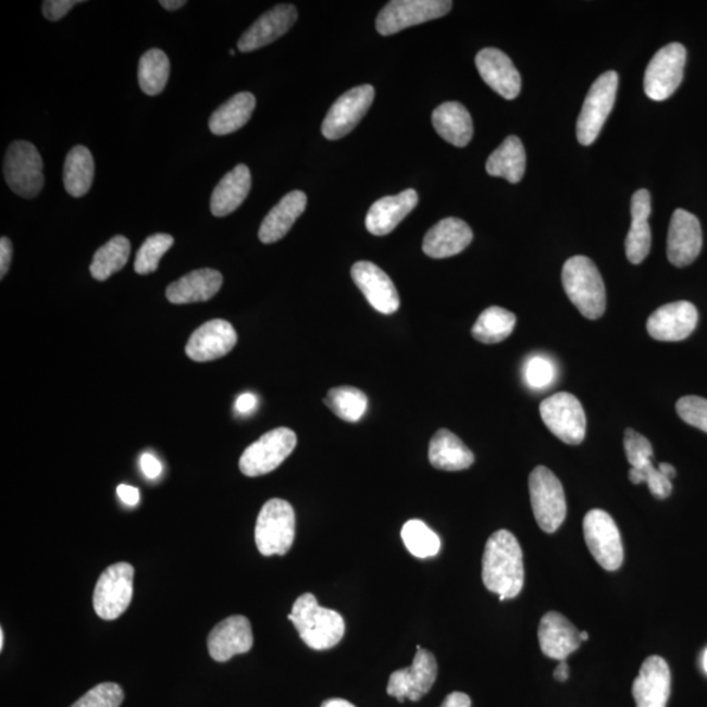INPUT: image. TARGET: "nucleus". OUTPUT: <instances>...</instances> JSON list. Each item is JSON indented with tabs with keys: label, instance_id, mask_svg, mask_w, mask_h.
<instances>
[{
	"label": "nucleus",
	"instance_id": "e433bc0d",
	"mask_svg": "<svg viewBox=\"0 0 707 707\" xmlns=\"http://www.w3.org/2000/svg\"><path fill=\"white\" fill-rule=\"evenodd\" d=\"M131 241L125 236H114L95 253L89 272L96 281H107L124 269L131 257Z\"/></svg>",
	"mask_w": 707,
	"mask_h": 707
},
{
	"label": "nucleus",
	"instance_id": "6e6552de",
	"mask_svg": "<svg viewBox=\"0 0 707 707\" xmlns=\"http://www.w3.org/2000/svg\"><path fill=\"white\" fill-rule=\"evenodd\" d=\"M539 414L546 427L566 445L578 446L584 441L587 418L582 404L574 395L559 392L539 405Z\"/></svg>",
	"mask_w": 707,
	"mask_h": 707
},
{
	"label": "nucleus",
	"instance_id": "6ab92c4d",
	"mask_svg": "<svg viewBox=\"0 0 707 707\" xmlns=\"http://www.w3.org/2000/svg\"><path fill=\"white\" fill-rule=\"evenodd\" d=\"M351 276L359 290L377 312L392 314L400 308V297H398L395 283L375 263L357 262L351 268Z\"/></svg>",
	"mask_w": 707,
	"mask_h": 707
},
{
	"label": "nucleus",
	"instance_id": "bb28decb",
	"mask_svg": "<svg viewBox=\"0 0 707 707\" xmlns=\"http://www.w3.org/2000/svg\"><path fill=\"white\" fill-rule=\"evenodd\" d=\"M417 203L418 195L413 189L379 199L365 216V227L372 235H388L415 209Z\"/></svg>",
	"mask_w": 707,
	"mask_h": 707
},
{
	"label": "nucleus",
	"instance_id": "423d86ee",
	"mask_svg": "<svg viewBox=\"0 0 707 707\" xmlns=\"http://www.w3.org/2000/svg\"><path fill=\"white\" fill-rule=\"evenodd\" d=\"M4 178L17 196L30 199L40 195L45 184L44 162L34 145L12 141L4 158Z\"/></svg>",
	"mask_w": 707,
	"mask_h": 707
},
{
	"label": "nucleus",
	"instance_id": "9b49d317",
	"mask_svg": "<svg viewBox=\"0 0 707 707\" xmlns=\"http://www.w3.org/2000/svg\"><path fill=\"white\" fill-rule=\"evenodd\" d=\"M451 9L452 2L448 0H394L379 14L376 29L382 36L395 35L414 25L441 18Z\"/></svg>",
	"mask_w": 707,
	"mask_h": 707
},
{
	"label": "nucleus",
	"instance_id": "5fc2aeb1",
	"mask_svg": "<svg viewBox=\"0 0 707 707\" xmlns=\"http://www.w3.org/2000/svg\"><path fill=\"white\" fill-rule=\"evenodd\" d=\"M185 4V0H162V2H160V5H163V9L169 11H177L183 9Z\"/></svg>",
	"mask_w": 707,
	"mask_h": 707
},
{
	"label": "nucleus",
	"instance_id": "13d9d810",
	"mask_svg": "<svg viewBox=\"0 0 707 707\" xmlns=\"http://www.w3.org/2000/svg\"><path fill=\"white\" fill-rule=\"evenodd\" d=\"M659 471L661 474L666 475L668 480H673L677 477V469H674L671 464H667V462H661L659 464Z\"/></svg>",
	"mask_w": 707,
	"mask_h": 707
},
{
	"label": "nucleus",
	"instance_id": "3c124183",
	"mask_svg": "<svg viewBox=\"0 0 707 707\" xmlns=\"http://www.w3.org/2000/svg\"><path fill=\"white\" fill-rule=\"evenodd\" d=\"M117 494L122 503L127 506H137L140 500V494L137 487L128 485H120L117 487Z\"/></svg>",
	"mask_w": 707,
	"mask_h": 707
},
{
	"label": "nucleus",
	"instance_id": "393cba45",
	"mask_svg": "<svg viewBox=\"0 0 707 707\" xmlns=\"http://www.w3.org/2000/svg\"><path fill=\"white\" fill-rule=\"evenodd\" d=\"M472 240V230L464 221L446 218L424 236L422 249L432 259H448L461 253Z\"/></svg>",
	"mask_w": 707,
	"mask_h": 707
},
{
	"label": "nucleus",
	"instance_id": "603ef678",
	"mask_svg": "<svg viewBox=\"0 0 707 707\" xmlns=\"http://www.w3.org/2000/svg\"><path fill=\"white\" fill-rule=\"evenodd\" d=\"M441 707H472V700L466 693L454 692L448 694Z\"/></svg>",
	"mask_w": 707,
	"mask_h": 707
},
{
	"label": "nucleus",
	"instance_id": "c03bdc74",
	"mask_svg": "<svg viewBox=\"0 0 707 707\" xmlns=\"http://www.w3.org/2000/svg\"><path fill=\"white\" fill-rule=\"evenodd\" d=\"M524 379L532 389H545L556 381V368L548 358L533 356L525 362Z\"/></svg>",
	"mask_w": 707,
	"mask_h": 707
},
{
	"label": "nucleus",
	"instance_id": "0eeeda50",
	"mask_svg": "<svg viewBox=\"0 0 707 707\" xmlns=\"http://www.w3.org/2000/svg\"><path fill=\"white\" fill-rule=\"evenodd\" d=\"M619 75L607 71L591 86L576 124V137L583 146L593 145L612 112Z\"/></svg>",
	"mask_w": 707,
	"mask_h": 707
},
{
	"label": "nucleus",
	"instance_id": "09e8293b",
	"mask_svg": "<svg viewBox=\"0 0 707 707\" xmlns=\"http://www.w3.org/2000/svg\"><path fill=\"white\" fill-rule=\"evenodd\" d=\"M140 468L141 472L146 475L147 479L156 480L163 472L162 462H160L156 456L151 454H144L140 458Z\"/></svg>",
	"mask_w": 707,
	"mask_h": 707
},
{
	"label": "nucleus",
	"instance_id": "f3484780",
	"mask_svg": "<svg viewBox=\"0 0 707 707\" xmlns=\"http://www.w3.org/2000/svg\"><path fill=\"white\" fill-rule=\"evenodd\" d=\"M697 324L696 306L680 300L658 308L647 320V332L654 339L678 343L690 337Z\"/></svg>",
	"mask_w": 707,
	"mask_h": 707
},
{
	"label": "nucleus",
	"instance_id": "a878e982",
	"mask_svg": "<svg viewBox=\"0 0 707 707\" xmlns=\"http://www.w3.org/2000/svg\"><path fill=\"white\" fill-rule=\"evenodd\" d=\"M223 285V275L214 269H198L182 276L166 288L172 305L201 303L215 297Z\"/></svg>",
	"mask_w": 707,
	"mask_h": 707
},
{
	"label": "nucleus",
	"instance_id": "9d476101",
	"mask_svg": "<svg viewBox=\"0 0 707 707\" xmlns=\"http://www.w3.org/2000/svg\"><path fill=\"white\" fill-rule=\"evenodd\" d=\"M297 434L287 427L272 430L250 445L241 455L239 468L248 477L273 472L297 447Z\"/></svg>",
	"mask_w": 707,
	"mask_h": 707
},
{
	"label": "nucleus",
	"instance_id": "2f4dec72",
	"mask_svg": "<svg viewBox=\"0 0 707 707\" xmlns=\"http://www.w3.org/2000/svg\"><path fill=\"white\" fill-rule=\"evenodd\" d=\"M433 125L441 137L456 147H466L473 138V121L460 102L449 101L433 113Z\"/></svg>",
	"mask_w": 707,
	"mask_h": 707
},
{
	"label": "nucleus",
	"instance_id": "a211bd4d",
	"mask_svg": "<svg viewBox=\"0 0 707 707\" xmlns=\"http://www.w3.org/2000/svg\"><path fill=\"white\" fill-rule=\"evenodd\" d=\"M237 344L235 327L226 320L215 319L199 326L191 334L185 352L191 361L210 362L215 361L234 349Z\"/></svg>",
	"mask_w": 707,
	"mask_h": 707
},
{
	"label": "nucleus",
	"instance_id": "b1692460",
	"mask_svg": "<svg viewBox=\"0 0 707 707\" xmlns=\"http://www.w3.org/2000/svg\"><path fill=\"white\" fill-rule=\"evenodd\" d=\"M538 642L546 657L563 661L580 648L581 632L558 612L546 613L538 625Z\"/></svg>",
	"mask_w": 707,
	"mask_h": 707
},
{
	"label": "nucleus",
	"instance_id": "72a5a7b5",
	"mask_svg": "<svg viewBox=\"0 0 707 707\" xmlns=\"http://www.w3.org/2000/svg\"><path fill=\"white\" fill-rule=\"evenodd\" d=\"M525 162L522 140L511 135L488 157L486 171L491 176L503 177L511 184H518L524 176Z\"/></svg>",
	"mask_w": 707,
	"mask_h": 707
},
{
	"label": "nucleus",
	"instance_id": "4be33fe9",
	"mask_svg": "<svg viewBox=\"0 0 707 707\" xmlns=\"http://www.w3.org/2000/svg\"><path fill=\"white\" fill-rule=\"evenodd\" d=\"M298 21V11L293 4H280L263 14L252 24L237 42L241 53L259 50L286 35Z\"/></svg>",
	"mask_w": 707,
	"mask_h": 707
},
{
	"label": "nucleus",
	"instance_id": "de8ad7c7",
	"mask_svg": "<svg viewBox=\"0 0 707 707\" xmlns=\"http://www.w3.org/2000/svg\"><path fill=\"white\" fill-rule=\"evenodd\" d=\"M78 3V0H47L42 3L44 16L49 22L61 21Z\"/></svg>",
	"mask_w": 707,
	"mask_h": 707
},
{
	"label": "nucleus",
	"instance_id": "f8f14e48",
	"mask_svg": "<svg viewBox=\"0 0 707 707\" xmlns=\"http://www.w3.org/2000/svg\"><path fill=\"white\" fill-rule=\"evenodd\" d=\"M686 50L673 42L661 48L653 57L645 73V94L654 101H665L677 91L683 82Z\"/></svg>",
	"mask_w": 707,
	"mask_h": 707
},
{
	"label": "nucleus",
	"instance_id": "2eb2a0df",
	"mask_svg": "<svg viewBox=\"0 0 707 707\" xmlns=\"http://www.w3.org/2000/svg\"><path fill=\"white\" fill-rule=\"evenodd\" d=\"M438 677V663L434 655L417 647L413 663L390 674L387 693L404 703L405 698L420 700L432 690Z\"/></svg>",
	"mask_w": 707,
	"mask_h": 707
},
{
	"label": "nucleus",
	"instance_id": "ea45409f",
	"mask_svg": "<svg viewBox=\"0 0 707 707\" xmlns=\"http://www.w3.org/2000/svg\"><path fill=\"white\" fill-rule=\"evenodd\" d=\"M401 537L407 549L417 558H429L438 555L441 538L422 520L413 519L405 523Z\"/></svg>",
	"mask_w": 707,
	"mask_h": 707
},
{
	"label": "nucleus",
	"instance_id": "8fccbe9b",
	"mask_svg": "<svg viewBox=\"0 0 707 707\" xmlns=\"http://www.w3.org/2000/svg\"><path fill=\"white\" fill-rule=\"evenodd\" d=\"M12 261V243L9 237L3 236L0 239V276L4 278L5 274L9 273V269Z\"/></svg>",
	"mask_w": 707,
	"mask_h": 707
},
{
	"label": "nucleus",
	"instance_id": "7ed1b4c3",
	"mask_svg": "<svg viewBox=\"0 0 707 707\" xmlns=\"http://www.w3.org/2000/svg\"><path fill=\"white\" fill-rule=\"evenodd\" d=\"M562 285L571 303L584 318L597 320L606 312V286L599 269L588 257L575 256L565 262Z\"/></svg>",
	"mask_w": 707,
	"mask_h": 707
},
{
	"label": "nucleus",
	"instance_id": "a18cd8bd",
	"mask_svg": "<svg viewBox=\"0 0 707 707\" xmlns=\"http://www.w3.org/2000/svg\"><path fill=\"white\" fill-rule=\"evenodd\" d=\"M629 479L634 485L647 484L654 497L666 499L672 493V482L661 474L654 464L646 469H630Z\"/></svg>",
	"mask_w": 707,
	"mask_h": 707
},
{
	"label": "nucleus",
	"instance_id": "37998d69",
	"mask_svg": "<svg viewBox=\"0 0 707 707\" xmlns=\"http://www.w3.org/2000/svg\"><path fill=\"white\" fill-rule=\"evenodd\" d=\"M623 447H625L627 459L629 464L635 469H646L653 466V447L644 435L634 432L633 429L625 430L623 436Z\"/></svg>",
	"mask_w": 707,
	"mask_h": 707
},
{
	"label": "nucleus",
	"instance_id": "79ce46f5",
	"mask_svg": "<svg viewBox=\"0 0 707 707\" xmlns=\"http://www.w3.org/2000/svg\"><path fill=\"white\" fill-rule=\"evenodd\" d=\"M125 694L115 683H102L88 691L71 707H121Z\"/></svg>",
	"mask_w": 707,
	"mask_h": 707
},
{
	"label": "nucleus",
	"instance_id": "4468645a",
	"mask_svg": "<svg viewBox=\"0 0 707 707\" xmlns=\"http://www.w3.org/2000/svg\"><path fill=\"white\" fill-rule=\"evenodd\" d=\"M375 89L370 85L350 89L334 102L321 126L324 137L337 140L352 132L374 102Z\"/></svg>",
	"mask_w": 707,
	"mask_h": 707
},
{
	"label": "nucleus",
	"instance_id": "aec40b11",
	"mask_svg": "<svg viewBox=\"0 0 707 707\" xmlns=\"http://www.w3.org/2000/svg\"><path fill=\"white\" fill-rule=\"evenodd\" d=\"M253 646L252 625L247 617L231 616L211 630L209 654L215 661H228L235 655L246 654Z\"/></svg>",
	"mask_w": 707,
	"mask_h": 707
},
{
	"label": "nucleus",
	"instance_id": "f704fd0d",
	"mask_svg": "<svg viewBox=\"0 0 707 707\" xmlns=\"http://www.w3.org/2000/svg\"><path fill=\"white\" fill-rule=\"evenodd\" d=\"M95 162L91 151L85 146H75L67 153L63 169L64 189L71 197L80 198L91 189Z\"/></svg>",
	"mask_w": 707,
	"mask_h": 707
},
{
	"label": "nucleus",
	"instance_id": "c756f323",
	"mask_svg": "<svg viewBox=\"0 0 707 707\" xmlns=\"http://www.w3.org/2000/svg\"><path fill=\"white\" fill-rule=\"evenodd\" d=\"M252 176L246 164H239L224 176L212 191L210 209L218 218L233 214L246 201Z\"/></svg>",
	"mask_w": 707,
	"mask_h": 707
},
{
	"label": "nucleus",
	"instance_id": "f03ea898",
	"mask_svg": "<svg viewBox=\"0 0 707 707\" xmlns=\"http://www.w3.org/2000/svg\"><path fill=\"white\" fill-rule=\"evenodd\" d=\"M288 620L300 638L313 650H330L343 641L345 620L336 610L321 607L312 594H303L294 603Z\"/></svg>",
	"mask_w": 707,
	"mask_h": 707
},
{
	"label": "nucleus",
	"instance_id": "5701e85b",
	"mask_svg": "<svg viewBox=\"0 0 707 707\" xmlns=\"http://www.w3.org/2000/svg\"><path fill=\"white\" fill-rule=\"evenodd\" d=\"M671 696V671L663 658L648 657L634 680L636 707H667Z\"/></svg>",
	"mask_w": 707,
	"mask_h": 707
},
{
	"label": "nucleus",
	"instance_id": "c85d7f7f",
	"mask_svg": "<svg viewBox=\"0 0 707 707\" xmlns=\"http://www.w3.org/2000/svg\"><path fill=\"white\" fill-rule=\"evenodd\" d=\"M307 208L303 191L294 190L281 199L263 220L259 237L263 244L280 241L288 234Z\"/></svg>",
	"mask_w": 707,
	"mask_h": 707
},
{
	"label": "nucleus",
	"instance_id": "f257e3e1",
	"mask_svg": "<svg viewBox=\"0 0 707 707\" xmlns=\"http://www.w3.org/2000/svg\"><path fill=\"white\" fill-rule=\"evenodd\" d=\"M482 581L499 600L513 599L524 586L523 551L510 531L500 530L488 537L482 557Z\"/></svg>",
	"mask_w": 707,
	"mask_h": 707
},
{
	"label": "nucleus",
	"instance_id": "6e6d98bb",
	"mask_svg": "<svg viewBox=\"0 0 707 707\" xmlns=\"http://www.w3.org/2000/svg\"><path fill=\"white\" fill-rule=\"evenodd\" d=\"M555 678L558 681H566L569 679V666L565 660L558 665L557 670L555 671Z\"/></svg>",
	"mask_w": 707,
	"mask_h": 707
},
{
	"label": "nucleus",
	"instance_id": "864d4df0",
	"mask_svg": "<svg viewBox=\"0 0 707 707\" xmlns=\"http://www.w3.org/2000/svg\"><path fill=\"white\" fill-rule=\"evenodd\" d=\"M257 404H259V400L253 394H243L236 400V410L240 414H249L257 408Z\"/></svg>",
	"mask_w": 707,
	"mask_h": 707
},
{
	"label": "nucleus",
	"instance_id": "49530a36",
	"mask_svg": "<svg viewBox=\"0 0 707 707\" xmlns=\"http://www.w3.org/2000/svg\"><path fill=\"white\" fill-rule=\"evenodd\" d=\"M678 414L687 424L707 434V400L698 396H685L677 404Z\"/></svg>",
	"mask_w": 707,
	"mask_h": 707
},
{
	"label": "nucleus",
	"instance_id": "052dcab7",
	"mask_svg": "<svg viewBox=\"0 0 707 707\" xmlns=\"http://www.w3.org/2000/svg\"><path fill=\"white\" fill-rule=\"evenodd\" d=\"M703 667H704V671L707 673V648H706V650L704 653V657H703Z\"/></svg>",
	"mask_w": 707,
	"mask_h": 707
},
{
	"label": "nucleus",
	"instance_id": "680f3d73",
	"mask_svg": "<svg viewBox=\"0 0 707 707\" xmlns=\"http://www.w3.org/2000/svg\"><path fill=\"white\" fill-rule=\"evenodd\" d=\"M588 640V633L587 632H581V641H587Z\"/></svg>",
	"mask_w": 707,
	"mask_h": 707
},
{
	"label": "nucleus",
	"instance_id": "4d7b16f0",
	"mask_svg": "<svg viewBox=\"0 0 707 707\" xmlns=\"http://www.w3.org/2000/svg\"><path fill=\"white\" fill-rule=\"evenodd\" d=\"M321 707H357L354 706L349 700L343 699V698H332V699H326Z\"/></svg>",
	"mask_w": 707,
	"mask_h": 707
},
{
	"label": "nucleus",
	"instance_id": "7c9ffc66",
	"mask_svg": "<svg viewBox=\"0 0 707 707\" xmlns=\"http://www.w3.org/2000/svg\"><path fill=\"white\" fill-rule=\"evenodd\" d=\"M429 460L441 471L458 472L473 466L474 455L459 436L442 429L430 442Z\"/></svg>",
	"mask_w": 707,
	"mask_h": 707
},
{
	"label": "nucleus",
	"instance_id": "20e7f679",
	"mask_svg": "<svg viewBox=\"0 0 707 707\" xmlns=\"http://www.w3.org/2000/svg\"><path fill=\"white\" fill-rule=\"evenodd\" d=\"M295 511L286 500H268L257 518L255 538L262 556H285L295 539Z\"/></svg>",
	"mask_w": 707,
	"mask_h": 707
},
{
	"label": "nucleus",
	"instance_id": "1a4fd4ad",
	"mask_svg": "<svg viewBox=\"0 0 707 707\" xmlns=\"http://www.w3.org/2000/svg\"><path fill=\"white\" fill-rule=\"evenodd\" d=\"M134 568L131 563L119 562L99 578L94 593V608L102 620L119 619L126 612L133 600Z\"/></svg>",
	"mask_w": 707,
	"mask_h": 707
},
{
	"label": "nucleus",
	"instance_id": "dca6fc26",
	"mask_svg": "<svg viewBox=\"0 0 707 707\" xmlns=\"http://www.w3.org/2000/svg\"><path fill=\"white\" fill-rule=\"evenodd\" d=\"M703 249V230L696 216L683 209L673 212L668 230L667 256L672 265L685 268Z\"/></svg>",
	"mask_w": 707,
	"mask_h": 707
},
{
	"label": "nucleus",
	"instance_id": "39448f33",
	"mask_svg": "<svg viewBox=\"0 0 707 707\" xmlns=\"http://www.w3.org/2000/svg\"><path fill=\"white\" fill-rule=\"evenodd\" d=\"M530 495L533 516L539 529L555 533L568 512L561 481L550 469L536 467L530 474Z\"/></svg>",
	"mask_w": 707,
	"mask_h": 707
},
{
	"label": "nucleus",
	"instance_id": "ddd939ff",
	"mask_svg": "<svg viewBox=\"0 0 707 707\" xmlns=\"http://www.w3.org/2000/svg\"><path fill=\"white\" fill-rule=\"evenodd\" d=\"M584 539L603 569L616 571L623 562V546L612 517L603 510H591L583 520Z\"/></svg>",
	"mask_w": 707,
	"mask_h": 707
},
{
	"label": "nucleus",
	"instance_id": "bf43d9fd",
	"mask_svg": "<svg viewBox=\"0 0 707 707\" xmlns=\"http://www.w3.org/2000/svg\"><path fill=\"white\" fill-rule=\"evenodd\" d=\"M4 647V630L0 629V650H3Z\"/></svg>",
	"mask_w": 707,
	"mask_h": 707
},
{
	"label": "nucleus",
	"instance_id": "a19ab883",
	"mask_svg": "<svg viewBox=\"0 0 707 707\" xmlns=\"http://www.w3.org/2000/svg\"><path fill=\"white\" fill-rule=\"evenodd\" d=\"M175 244V239L169 234H156L147 237L135 257L134 270L140 275L157 272L162 257Z\"/></svg>",
	"mask_w": 707,
	"mask_h": 707
},
{
	"label": "nucleus",
	"instance_id": "473e14b6",
	"mask_svg": "<svg viewBox=\"0 0 707 707\" xmlns=\"http://www.w3.org/2000/svg\"><path fill=\"white\" fill-rule=\"evenodd\" d=\"M256 109L253 94L240 92L216 109L209 121L210 132L215 135L233 134L248 124Z\"/></svg>",
	"mask_w": 707,
	"mask_h": 707
},
{
	"label": "nucleus",
	"instance_id": "412c9836",
	"mask_svg": "<svg viewBox=\"0 0 707 707\" xmlns=\"http://www.w3.org/2000/svg\"><path fill=\"white\" fill-rule=\"evenodd\" d=\"M481 78L506 100L517 99L522 91V78L512 61L504 51L494 48L482 49L475 57Z\"/></svg>",
	"mask_w": 707,
	"mask_h": 707
},
{
	"label": "nucleus",
	"instance_id": "c9c22d12",
	"mask_svg": "<svg viewBox=\"0 0 707 707\" xmlns=\"http://www.w3.org/2000/svg\"><path fill=\"white\" fill-rule=\"evenodd\" d=\"M516 325V314L505 308L491 307L480 314L472 327V334L479 343L499 344L511 336Z\"/></svg>",
	"mask_w": 707,
	"mask_h": 707
},
{
	"label": "nucleus",
	"instance_id": "4c0bfd02",
	"mask_svg": "<svg viewBox=\"0 0 707 707\" xmlns=\"http://www.w3.org/2000/svg\"><path fill=\"white\" fill-rule=\"evenodd\" d=\"M171 63L169 57L160 49H151L141 55L138 69V80L141 91L157 96L164 91L169 83Z\"/></svg>",
	"mask_w": 707,
	"mask_h": 707
},
{
	"label": "nucleus",
	"instance_id": "cd10ccee",
	"mask_svg": "<svg viewBox=\"0 0 707 707\" xmlns=\"http://www.w3.org/2000/svg\"><path fill=\"white\" fill-rule=\"evenodd\" d=\"M632 226L625 241L628 260L634 265L644 262L652 249V230L648 218L652 214V196L646 189L635 191L632 198Z\"/></svg>",
	"mask_w": 707,
	"mask_h": 707
},
{
	"label": "nucleus",
	"instance_id": "58836bf2",
	"mask_svg": "<svg viewBox=\"0 0 707 707\" xmlns=\"http://www.w3.org/2000/svg\"><path fill=\"white\" fill-rule=\"evenodd\" d=\"M326 407L346 422H358L368 410V396L352 387H338L327 392Z\"/></svg>",
	"mask_w": 707,
	"mask_h": 707
}]
</instances>
